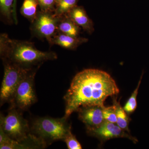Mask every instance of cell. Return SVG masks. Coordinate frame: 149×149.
<instances>
[{
	"mask_svg": "<svg viewBox=\"0 0 149 149\" xmlns=\"http://www.w3.org/2000/svg\"><path fill=\"white\" fill-rule=\"evenodd\" d=\"M113 106L116 112L117 122L116 124L123 130L130 133L129 124L130 119L128 116V114L120 105V102H118L116 97H113Z\"/></svg>",
	"mask_w": 149,
	"mask_h": 149,
	"instance_id": "5bb4252c",
	"label": "cell"
},
{
	"mask_svg": "<svg viewBox=\"0 0 149 149\" xmlns=\"http://www.w3.org/2000/svg\"><path fill=\"white\" fill-rule=\"evenodd\" d=\"M119 93L114 79L108 73L100 70L86 69L73 77L64 97L66 118L80 107L104 106L108 97H115Z\"/></svg>",
	"mask_w": 149,
	"mask_h": 149,
	"instance_id": "6da1fadb",
	"label": "cell"
},
{
	"mask_svg": "<svg viewBox=\"0 0 149 149\" xmlns=\"http://www.w3.org/2000/svg\"><path fill=\"white\" fill-rule=\"evenodd\" d=\"M40 67L31 68L22 80L11 102L10 108L25 110L37 102L35 79L36 72Z\"/></svg>",
	"mask_w": 149,
	"mask_h": 149,
	"instance_id": "8992f818",
	"label": "cell"
},
{
	"mask_svg": "<svg viewBox=\"0 0 149 149\" xmlns=\"http://www.w3.org/2000/svg\"><path fill=\"white\" fill-rule=\"evenodd\" d=\"M3 61L4 71L0 91L1 106L5 103L11 102L19 83L32 68H25L5 60Z\"/></svg>",
	"mask_w": 149,
	"mask_h": 149,
	"instance_id": "277c9868",
	"label": "cell"
},
{
	"mask_svg": "<svg viewBox=\"0 0 149 149\" xmlns=\"http://www.w3.org/2000/svg\"><path fill=\"white\" fill-rule=\"evenodd\" d=\"M79 1V0H61L56 6L54 14L56 16L59 17L66 14L77 6Z\"/></svg>",
	"mask_w": 149,
	"mask_h": 149,
	"instance_id": "2e32d148",
	"label": "cell"
},
{
	"mask_svg": "<svg viewBox=\"0 0 149 149\" xmlns=\"http://www.w3.org/2000/svg\"><path fill=\"white\" fill-rule=\"evenodd\" d=\"M66 144L68 148L69 149H81V144L77 141L76 137L70 132L65 137L64 141Z\"/></svg>",
	"mask_w": 149,
	"mask_h": 149,
	"instance_id": "44dd1931",
	"label": "cell"
},
{
	"mask_svg": "<svg viewBox=\"0 0 149 149\" xmlns=\"http://www.w3.org/2000/svg\"><path fill=\"white\" fill-rule=\"evenodd\" d=\"M103 114L104 119L106 121L116 123V112L113 105L109 107H104L103 109Z\"/></svg>",
	"mask_w": 149,
	"mask_h": 149,
	"instance_id": "d6986e66",
	"label": "cell"
},
{
	"mask_svg": "<svg viewBox=\"0 0 149 149\" xmlns=\"http://www.w3.org/2000/svg\"><path fill=\"white\" fill-rule=\"evenodd\" d=\"M66 15L75 24L90 35L94 32L95 29L93 21L88 16L83 6L77 5Z\"/></svg>",
	"mask_w": 149,
	"mask_h": 149,
	"instance_id": "8fae6325",
	"label": "cell"
},
{
	"mask_svg": "<svg viewBox=\"0 0 149 149\" xmlns=\"http://www.w3.org/2000/svg\"><path fill=\"white\" fill-rule=\"evenodd\" d=\"M68 118L50 117H40L33 121L30 128L32 134L45 142L47 145L58 140L64 141L71 132V125Z\"/></svg>",
	"mask_w": 149,
	"mask_h": 149,
	"instance_id": "3957f363",
	"label": "cell"
},
{
	"mask_svg": "<svg viewBox=\"0 0 149 149\" xmlns=\"http://www.w3.org/2000/svg\"><path fill=\"white\" fill-rule=\"evenodd\" d=\"M17 0H14L13 14L14 23L16 24H17L18 23V20H17Z\"/></svg>",
	"mask_w": 149,
	"mask_h": 149,
	"instance_id": "7402d4cb",
	"label": "cell"
},
{
	"mask_svg": "<svg viewBox=\"0 0 149 149\" xmlns=\"http://www.w3.org/2000/svg\"><path fill=\"white\" fill-rule=\"evenodd\" d=\"M14 0H0V10L2 15L9 21L13 18Z\"/></svg>",
	"mask_w": 149,
	"mask_h": 149,
	"instance_id": "ac0fdd59",
	"label": "cell"
},
{
	"mask_svg": "<svg viewBox=\"0 0 149 149\" xmlns=\"http://www.w3.org/2000/svg\"><path fill=\"white\" fill-rule=\"evenodd\" d=\"M47 145L45 142L32 133L27 140L19 142L10 139L0 129L1 149H42Z\"/></svg>",
	"mask_w": 149,
	"mask_h": 149,
	"instance_id": "9c48e42d",
	"label": "cell"
},
{
	"mask_svg": "<svg viewBox=\"0 0 149 149\" xmlns=\"http://www.w3.org/2000/svg\"><path fill=\"white\" fill-rule=\"evenodd\" d=\"M81 27L78 26L66 14L61 16L58 27V33L72 36L79 37Z\"/></svg>",
	"mask_w": 149,
	"mask_h": 149,
	"instance_id": "4fadbf2b",
	"label": "cell"
},
{
	"mask_svg": "<svg viewBox=\"0 0 149 149\" xmlns=\"http://www.w3.org/2000/svg\"><path fill=\"white\" fill-rule=\"evenodd\" d=\"M143 73L141 75L140 80H139V83L137 85V88L134 90L130 97L126 102L125 106L123 107V108L125 111L127 113V114H130L133 113L136 110L137 108V97L138 95V92L141 85V81H142V77H143Z\"/></svg>",
	"mask_w": 149,
	"mask_h": 149,
	"instance_id": "e0dca14e",
	"label": "cell"
},
{
	"mask_svg": "<svg viewBox=\"0 0 149 149\" xmlns=\"http://www.w3.org/2000/svg\"><path fill=\"white\" fill-rule=\"evenodd\" d=\"M0 129L10 139L19 142L27 140L32 134L28 121L15 108H10L6 116L1 114Z\"/></svg>",
	"mask_w": 149,
	"mask_h": 149,
	"instance_id": "5b68a950",
	"label": "cell"
},
{
	"mask_svg": "<svg viewBox=\"0 0 149 149\" xmlns=\"http://www.w3.org/2000/svg\"><path fill=\"white\" fill-rule=\"evenodd\" d=\"M105 121L97 128H87L88 134L97 138L102 141H105L116 138H126L134 143L138 142V139L120 128L117 124Z\"/></svg>",
	"mask_w": 149,
	"mask_h": 149,
	"instance_id": "ba28073f",
	"label": "cell"
},
{
	"mask_svg": "<svg viewBox=\"0 0 149 149\" xmlns=\"http://www.w3.org/2000/svg\"><path fill=\"white\" fill-rule=\"evenodd\" d=\"M60 18L61 16H56L53 12L38 11L32 23V32L37 37L46 39L49 44L53 37L58 33V27Z\"/></svg>",
	"mask_w": 149,
	"mask_h": 149,
	"instance_id": "52a82bcc",
	"label": "cell"
},
{
	"mask_svg": "<svg viewBox=\"0 0 149 149\" xmlns=\"http://www.w3.org/2000/svg\"><path fill=\"white\" fill-rule=\"evenodd\" d=\"M104 106L92 105L79 108L78 112L79 119L86 125L87 128H97L105 121L103 114Z\"/></svg>",
	"mask_w": 149,
	"mask_h": 149,
	"instance_id": "30bf717a",
	"label": "cell"
},
{
	"mask_svg": "<svg viewBox=\"0 0 149 149\" xmlns=\"http://www.w3.org/2000/svg\"><path fill=\"white\" fill-rule=\"evenodd\" d=\"M41 11L53 12L56 7V0H37Z\"/></svg>",
	"mask_w": 149,
	"mask_h": 149,
	"instance_id": "ffe728a7",
	"label": "cell"
},
{
	"mask_svg": "<svg viewBox=\"0 0 149 149\" xmlns=\"http://www.w3.org/2000/svg\"><path fill=\"white\" fill-rule=\"evenodd\" d=\"M61 1V0H56V6L58 4V3H59Z\"/></svg>",
	"mask_w": 149,
	"mask_h": 149,
	"instance_id": "603a6c76",
	"label": "cell"
},
{
	"mask_svg": "<svg viewBox=\"0 0 149 149\" xmlns=\"http://www.w3.org/2000/svg\"><path fill=\"white\" fill-rule=\"evenodd\" d=\"M38 6L37 0H24L20 9V13L32 23L37 16Z\"/></svg>",
	"mask_w": 149,
	"mask_h": 149,
	"instance_id": "9a60e30c",
	"label": "cell"
},
{
	"mask_svg": "<svg viewBox=\"0 0 149 149\" xmlns=\"http://www.w3.org/2000/svg\"><path fill=\"white\" fill-rule=\"evenodd\" d=\"M0 54L3 60L27 68L41 66L45 62L58 58L54 52L39 50L31 42L10 39L5 33L0 36Z\"/></svg>",
	"mask_w": 149,
	"mask_h": 149,
	"instance_id": "7a4b0ae2",
	"label": "cell"
},
{
	"mask_svg": "<svg viewBox=\"0 0 149 149\" xmlns=\"http://www.w3.org/2000/svg\"><path fill=\"white\" fill-rule=\"evenodd\" d=\"M88 41L87 38L72 37L58 33L52 38L49 44L57 45L64 49L74 50L81 45L87 42Z\"/></svg>",
	"mask_w": 149,
	"mask_h": 149,
	"instance_id": "7c38bea8",
	"label": "cell"
}]
</instances>
